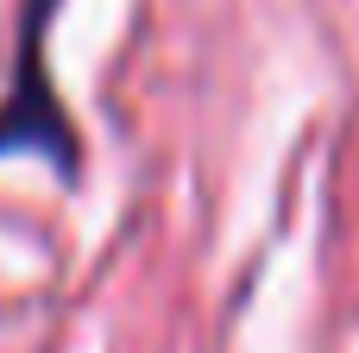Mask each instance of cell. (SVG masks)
Instances as JSON below:
<instances>
[{"label":"cell","instance_id":"6da1fadb","mask_svg":"<svg viewBox=\"0 0 359 353\" xmlns=\"http://www.w3.org/2000/svg\"><path fill=\"white\" fill-rule=\"evenodd\" d=\"M44 19H50V0H32L25 38H19V82L6 88V107H0V158L6 152H44L69 177L76 171V126L57 107V88L44 76Z\"/></svg>","mask_w":359,"mask_h":353}]
</instances>
